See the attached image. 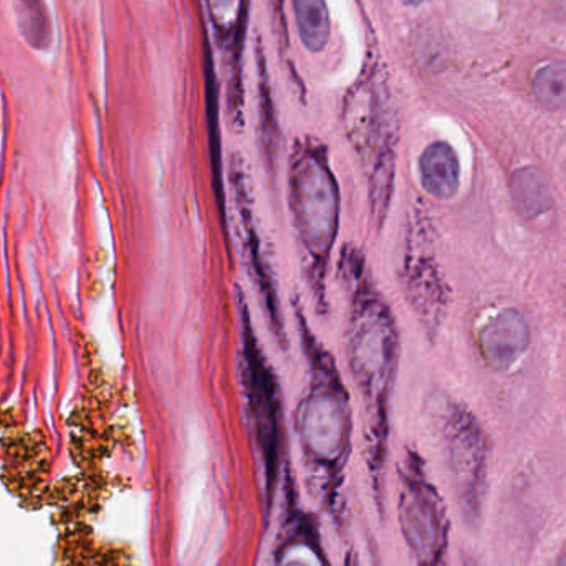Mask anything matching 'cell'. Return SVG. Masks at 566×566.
Returning a JSON list of instances; mask_svg holds the SVG:
<instances>
[{
	"label": "cell",
	"instance_id": "6da1fadb",
	"mask_svg": "<svg viewBox=\"0 0 566 566\" xmlns=\"http://www.w3.org/2000/svg\"><path fill=\"white\" fill-rule=\"evenodd\" d=\"M342 274L352 298L348 359L359 395L365 398L376 428L385 424L399 359L395 316L379 295L358 252H345Z\"/></svg>",
	"mask_w": 566,
	"mask_h": 566
},
{
	"label": "cell",
	"instance_id": "5b68a950",
	"mask_svg": "<svg viewBox=\"0 0 566 566\" xmlns=\"http://www.w3.org/2000/svg\"><path fill=\"white\" fill-rule=\"evenodd\" d=\"M231 186L234 196V208L239 216V232L244 244L245 259L251 269L252 279L259 289L262 305L268 315L269 326L274 332L275 338L281 345L286 346L285 323L282 319L281 303H279L277 285L272 275L271 265L262 251L261 235L254 221V208H252L251 192H249L248 175L241 156L235 155L231 163Z\"/></svg>",
	"mask_w": 566,
	"mask_h": 566
},
{
	"label": "cell",
	"instance_id": "9c48e42d",
	"mask_svg": "<svg viewBox=\"0 0 566 566\" xmlns=\"http://www.w3.org/2000/svg\"><path fill=\"white\" fill-rule=\"evenodd\" d=\"M512 196L518 214L535 219L554 208V195L547 178L537 168H522L512 178Z\"/></svg>",
	"mask_w": 566,
	"mask_h": 566
},
{
	"label": "cell",
	"instance_id": "277c9868",
	"mask_svg": "<svg viewBox=\"0 0 566 566\" xmlns=\"http://www.w3.org/2000/svg\"><path fill=\"white\" fill-rule=\"evenodd\" d=\"M446 439L462 512L475 525L481 521L488 492V438L478 419L455 406L449 412Z\"/></svg>",
	"mask_w": 566,
	"mask_h": 566
},
{
	"label": "cell",
	"instance_id": "3957f363",
	"mask_svg": "<svg viewBox=\"0 0 566 566\" xmlns=\"http://www.w3.org/2000/svg\"><path fill=\"white\" fill-rule=\"evenodd\" d=\"M348 135L365 166L373 219L381 226L391 206L396 169V125L386 85H365L353 93Z\"/></svg>",
	"mask_w": 566,
	"mask_h": 566
},
{
	"label": "cell",
	"instance_id": "7a4b0ae2",
	"mask_svg": "<svg viewBox=\"0 0 566 566\" xmlns=\"http://www.w3.org/2000/svg\"><path fill=\"white\" fill-rule=\"evenodd\" d=\"M290 208L306 281L318 308L326 306V275L338 238L339 191L325 146L295 145L290 165Z\"/></svg>",
	"mask_w": 566,
	"mask_h": 566
},
{
	"label": "cell",
	"instance_id": "8fae6325",
	"mask_svg": "<svg viewBox=\"0 0 566 566\" xmlns=\"http://www.w3.org/2000/svg\"><path fill=\"white\" fill-rule=\"evenodd\" d=\"M259 56V113H261V142L269 166L277 165L281 132H279L277 115H275L274 98L271 83L265 69L264 50H258Z\"/></svg>",
	"mask_w": 566,
	"mask_h": 566
},
{
	"label": "cell",
	"instance_id": "30bf717a",
	"mask_svg": "<svg viewBox=\"0 0 566 566\" xmlns=\"http://www.w3.org/2000/svg\"><path fill=\"white\" fill-rule=\"evenodd\" d=\"M293 12L303 46L312 53L323 52L332 33L326 0H293Z\"/></svg>",
	"mask_w": 566,
	"mask_h": 566
},
{
	"label": "cell",
	"instance_id": "52a82bcc",
	"mask_svg": "<svg viewBox=\"0 0 566 566\" xmlns=\"http://www.w3.org/2000/svg\"><path fill=\"white\" fill-rule=\"evenodd\" d=\"M531 343L527 319L517 310L507 308L495 315L481 332V349L495 371H507L524 355Z\"/></svg>",
	"mask_w": 566,
	"mask_h": 566
},
{
	"label": "cell",
	"instance_id": "8992f818",
	"mask_svg": "<svg viewBox=\"0 0 566 566\" xmlns=\"http://www.w3.org/2000/svg\"><path fill=\"white\" fill-rule=\"evenodd\" d=\"M421 242L422 231L415 224L406 238L405 289L419 319L428 332H436L444 315L448 296L438 264Z\"/></svg>",
	"mask_w": 566,
	"mask_h": 566
},
{
	"label": "cell",
	"instance_id": "7c38bea8",
	"mask_svg": "<svg viewBox=\"0 0 566 566\" xmlns=\"http://www.w3.org/2000/svg\"><path fill=\"white\" fill-rule=\"evenodd\" d=\"M534 93L545 108H566V62H555L538 70Z\"/></svg>",
	"mask_w": 566,
	"mask_h": 566
},
{
	"label": "cell",
	"instance_id": "ba28073f",
	"mask_svg": "<svg viewBox=\"0 0 566 566\" xmlns=\"http://www.w3.org/2000/svg\"><path fill=\"white\" fill-rule=\"evenodd\" d=\"M422 188L439 201L454 198L461 179L458 155L448 143L429 145L419 158Z\"/></svg>",
	"mask_w": 566,
	"mask_h": 566
},
{
	"label": "cell",
	"instance_id": "4fadbf2b",
	"mask_svg": "<svg viewBox=\"0 0 566 566\" xmlns=\"http://www.w3.org/2000/svg\"><path fill=\"white\" fill-rule=\"evenodd\" d=\"M557 566H566V552L564 555H562L560 560H558Z\"/></svg>",
	"mask_w": 566,
	"mask_h": 566
}]
</instances>
